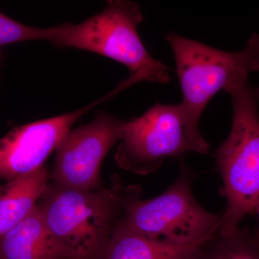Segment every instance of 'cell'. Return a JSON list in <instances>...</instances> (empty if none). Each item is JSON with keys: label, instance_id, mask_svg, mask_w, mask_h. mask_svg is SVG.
Instances as JSON below:
<instances>
[{"label": "cell", "instance_id": "ba28073f", "mask_svg": "<svg viewBox=\"0 0 259 259\" xmlns=\"http://www.w3.org/2000/svg\"><path fill=\"white\" fill-rule=\"evenodd\" d=\"M107 97L74 112L18 126L0 139V179L7 182L45 166L72 126Z\"/></svg>", "mask_w": 259, "mask_h": 259}, {"label": "cell", "instance_id": "277c9868", "mask_svg": "<svg viewBox=\"0 0 259 259\" xmlns=\"http://www.w3.org/2000/svg\"><path fill=\"white\" fill-rule=\"evenodd\" d=\"M192 185V172L182 163L177 180L155 198H140L139 187L126 189L116 227L166 244L200 245L220 231L222 214L203 208Z\"/></svg>", "mask_w": 259, "mask_h": 259}, {"label": "cell", "instance_id": "4fadbf2b", "mask_svg": "<svg viewBox=\"0 0 259 259\" xmlns=\"http://www.w3.org/2000/svg\"><path fill=\"white\" fill-rule=\"evenodd\" d=\"M46 28L19 23L0 12V50L5 46L30 40H44Z\"/></svg>", "mask_w": 259, "mask_h": 259}, {"label": "cell", "instance_id": "9a60e30c", "mask_svg": "<svg viewBox=\"0 0 259 259\" xmlns=\"http://www.w3.org/2000/svg\"><path fill=\"white\" fill-rule=\"evenodd\" d=\"M255 213H256L257 215H258V223H259V206H258V207H257L256 211H255ZM257 231H258V233H259V227H258V230H257Z\"/></svg>", "mask_w": 259, "mask_h": 259}, {"label": "cell", "instance_id": "5b68a950", "mask_svg": "<svg viewBox=\"0 0 259 259\" xmlns=\"http://www.w3.org/2000/svg\"><path fill=\"white\" fill-rule=\"evenodd\" d=\"M166 40L176 61L183 95L180 104L194 152L206 154L210 146L199 131L202 112L238 71H259V34L253 33L246 47L238 52L219 50L175 32H166Z\"/></svg>", "mask_w": 259, "mask_h": 259}, {"label": "cell", "instance_id": "3957f363", "mask_svg": "<svg viewBox=\"0 0 259 259\" xmlns=\"http://www.w3.org/2000/svg\"><path fill=\"white\" fill-rule=\"evenodd\" d=\"M125 193L117 177L110 188L93 191L49 185L39 206L65 258H99L120 219Z\"/></svg>", "mask_w": 259, "mask_h": 259}, {"label": "cell", "instance_id": "8fae6325", "mask_svg": "<svg viewBox=\"0 0 259 259\" xmlns=\"http://www.w3.org/2000/svg\"><path fill=\"white\" fill-rule=\"evenodd\" d=\"M198 245L166 244L116 227L97 259H187Z\"/></svg>", "mask_w": 259, "mask_h": 259}, {"label": "cell", "instance_id": "52a82bcc", "mask_svg": "<svg viewBox=\"0 0 259 259\" xmlns=\"http://www.w3.org/2000/svg\"><path fill=\"white\" fill-rule=\"evenodd\" d=\"M125 122L102 111L91 122L71 129L56 151L51 176L54 185L71 190H101L102 162L120 141Z\"/></svg>", "mask_w": 259, "mask_h": 259}, {"label": "cell", "instance_id": "6da1fadb", "mask_svg": "<svg viewBox=\"0 0 259 259\" xmlns=\"http://www.w3.org/2000/svg\"><path fill=\"white\" fill-rule=\"evenodd\" d=\"M248 74L238 71L223 90L233 106L231 132L216 151L221 194L226 200L219 231L223 234L239 228L259 206V87L250 86Z\"/></svg>", "mask_w": 259, "mask_h": 259}, {"label": "cell", "instance_id": "8992f818", "mask_svg": "<svg viewBox=\"0 0 259 259\" xmlns=\"http://www.w3.org/2000/svg\"><path fill=\"white\" fill-rule=\"evenodd\" d=\"M194 152L181 104H156L126 121L115 160L120 168L140 175L158 170L166 158L182 159Z\"/></svg>", "mask_w": 259, "mask_h": 259}, {"label": "cell", "instance_id": "7a4b0ae2", "mask_svg": "<svg viewBox=\"0 0 259 259\" xmlns=\"http://www.w3.org/2000/svg\"><path fill=\"white\" fill-rule=\"evenodd\" d=\"M107 3L101 12L81 23L47 28L44 40L58 48L90 51L123 64L129 77L110 93L112 97L141 81L168 83V66L148 52L139 36L138 28L144 20L141 6L127 0Z\"/></svg>", "mask_w": 259, "mask_h": 259}, {"label": "cell", "instance_id": "5bb4252c", "mask_svg": "<svg viewBox=\"0 0 259 259\" xmlns=\"http://www.w3.org/2000/svg\"><path fill=\"white\" fill-rule=\"evenodd\" d=\"M3 58H4V55H3V49H1L0 50V68H1L2 64H3Z\"/></svg>", "mask_w": 259, "mask_h": 259}, {"label": "cell", "instance_id": "9c48e42d", "mask_svg": "<svg viewBox=\"0 0 259 259\" xmlns=\"http://www.w3.org/2000/svg\"><path fill=\"white\" fill-rule=\"evenodd\" d=\"M0 259H66L46 225L39 203L0 239Z\"/></svg>", "mask_w": 259, "mask_h": 259}, {"label": "cell", "instance_id": "30bf717a", "mask_svg": "<svg viewBox=\"0 0 259 259\" xmlns=\"http://www.w3.org/2000/svg\"><path fill=\"white\" fill-rule=\"evenodd\" d=\"M47 167L0 186V239L36 207L49 187Z\"/></svg>", "mask_w": 259, "mask_h": 259}, {"label": "cell", "instance_id": "7c38bea8", "mask_svg": "<svg viewBox=\"0 0 259 259\" xmlns=\"http://www.w3.org/2000/svg\"><path fill=\"white\" fill-rule=\"evenodd\" d=\"M187 259H259V233L247 228L215 236L194 248Z\"/></svg>", "mask_w": 259, "mask_h": 259}]
</instances>
